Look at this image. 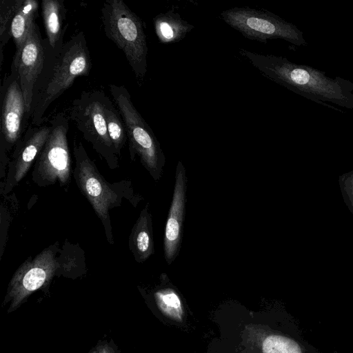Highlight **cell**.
<instances>
[{
    "instance_id": "5",
    "label": "cell",
    "mask_w": 353,
    "mask_h": 353,
    "mask_svg": "<svg viewBox=\"0 0 353 353\" xmlns=\"http://www.w3.org/2000/svg\"><path fill=\"white\" fill-rule=\"evenodd\" d=\"M109 90L125 126L130 159L138 157L155 181L163 174L165 159L150 125L135 108L123 85L110 84Z\"/></svg>"
},
{
    "instance_id": "18",
    "label": "cell",
    "mask_w": 353,
    "mask_h": 353,
    "mask_svg": "<svg viewBox=\"0 0 353 353\" xmlns=\"http://www.w3.org/2000/svg\"><path fill=\"white\" fill-rule=\"evenodd\" d=\"M105 117L109 137L117 157L120 158L128 140L125 126L118 109L107 95L105 99Z\"/></svg>"
},
{
    "instance_id": "17",
    "label": "cell",
    "mask_w": 353,
    "mask_h": 353,
    "mask_svg": "<svg viewBox=\"0 0 353 353\" xmlns=\"http://www.w3.org/2000/svg\"><path fill=\"white\" fill-rule=\"evenodd\" d=\"M39 10V2L36 0H24L22 6L16 12L12 21L11 34L15 44V52H19L34 23Z\"/></svg>"
},
{
    "instance_id": "21",
    "label": "cell",
    "mask_w": 353,
    "mask_h": 353,
    "mask_svg": "<svg viewBox=\"0 0 353 353\" xmlns=\"http://www.w3.org/2000/svg\"><path fill=\"white\" fill-rule=\"evenodd\" d=\"M155 297L159 306L165 312L173 313L175 310L178 314L181 313V301L178 295L170 289H165L156 292Z\"/></svg>"
},
{
    "instance_id": "16",
    "label": "cell",
    "mask_w": 353,
    "mask_h": 353,
    "mask_svg": "<svg viewBox=\"0 0 353 353\" xmlns=\"http://www.w3.org/2000/svg\"><path fill=\"white\" fill-rule=\"evenodd\" d=\"M153 23L158 39L162 43L179 42L194 28L193 25L172 10L157 15Z\"/></svg>"
},
{
    "instance_id": "15",
    "label": "cell",
    "mask_w": 353,
    "mask_h": 353,
    "mask_svg": "<svg viewBox=\"0 0 353 353\" xmlns=\"http://www.w3.org/2000/svg\"><path fill=\"white\" fill-rule=\"evenodd\" d=\"M46 39L52 48L63 43L68 24L63 26L66 10L63 0H43L41 4Z\"/></svg>"
},
{
    "instance_id": "11",
    "label": "cell",
    "mask_w": 353,
    "mask_h": 353,
    "mask_svg": "<svg viewBox=\"0 0 353 353\" xmlns=\"http://www.w3.org/2000/svg\"><path fill=\"white\" fill-rule=\"evenodd\" d=\"M51 125H30L15 145L7 167L4 182L1 186L3 196L10 193L23 179L46 142Z\"/></svg>"
},
{
    "instance_id": "13",
    "label": "cell",
    "mask_w": 353,
    "mask_h": 353,
    "mask_svg": "<svg viewBox=\"0 0 353 353\" xmlns=\"http://www.w3.org/2000/svg\"><path fill=\"white\" fill-rule=\"evenodd\" d=\"M174 179V192L163 236V254L168 264H171L179 254L185 214L188 179L181 161L177 163Z\"/></svg>"
},
{
    "instance_id": "14",
    "label": "cell",
    "mask_w": 353,
    "mask_h": 353,
    "mask_svg": "<svg viewBox=\"0 0 353 353\" xmlns=\"http://www.w3.org/2000/svg\"><path fill=\"white\" fill-rule=\"evenodd\" d=\"M128 245L137 263L144 262L154 253L152 219L148 203L131 230Z\"/></svg>"
},
{
    "instance_id": "7",
    "label": "cell",
    "mask_w": 353,
    "mask_h": 353,
    "mask_svg": "<svg viewBox=\"0 0 353 353\" xmlns=\"http://www.w3.org/2000/svg\"><path fill=\"white\" fill-rule=\"evenodd\" d=\"M49 123L52 127L51 131L35 160L31 179L39 187H47L56 183L61 186L66 185L72 173L68 141V119L63 112H59Z\"/></svg>"
},
{
    "instance_id": "4",
    "label": "cell",
    "mask_w": 353,
    "mask_h": 353,
    "mask_svg": "<svg viewBox=\"0 0 353 353\" xmlns=\"http://www.w3.org/2000/svg\"><path fill=\"white\" fill-rule=\"evenodd\" d=\"M101 11L105 36L123 52L141 86L147 72L148 50L142 21L123 0H106Z\"/></svg>"
},
{
    "instance_id": "6",
    "label": "cell",
    "mask_w": 353,
    "mask_h": 353,
    "mask_svg": "<svg viewBox=\"0 0 353 353\" xmlns=\"http://www.w3.org/2000/svg\"><path fill=\"white\" fill-rule=\"evenodd\" d=\"M106 94L101 90L84 91L71 103L69 117L85 140L105 162L109 168L119 167L117 157L108 134L105 117Z\"/></svg>"
},
{
    "instance_id": "19",
    "label": "cell",
    "mask_w": 353,
    "mask_h": 353,
    "mask_svg": "<svg viewBox=\"0 0 353 353\" xmlns=\"http://www.w3.org/2000/svg\"><path fill=\"white\" fill-rule=\"evenodd\" d=\"M24 0H1L0 1V66L3 60V48L12 37L11 25L16 12Z\"/></svg>"
},
{
    "instance_id": "20",
    "label": "cell",
    "mask_w": 353,
    "mask_h": 353,
    "mask_svg": "<svg viewBox=\"0 0 353 353\" xmlns=\"http://www.w3.org/2000/svg\"><path fill=\"white\" fill-rule=\"evenodd\" d=\"M263 353H302L293 340L280 335L267 336L262 344Z\"/></svg>"
},
{
    "instance_id": "1",
    "label": "cell",
    "mask_w": 353,
    "mask_h": 353,
    "mask_svg": "<svg viewBox=\"0 0 353 353\" xmlns=\"http://www.w3.org/2000/svg\"><path fill=\"white\" fill-rule=\"evenodd\" d=\"M239 53L266 78L319 105L342 112L336 106L353 110V83L341 77H330L310 65L286 57L261 54L240 48Z\"/></svg>"
},
{
    "instance_id": "23",
    "label": "cell",
    "mask_w": 353,
    "mask_h": 353,
    "mask_svg": "<svg viewBox=\"0 0 353 353\" xmlns=\"http://www.w3.org/2000/svg\"><path fill=\"white\" fill-rule=\"evenodd\" d=\"M90 353H99V352L95 347V348L92 349L91 351L90 352Z\"/></svg>"
},
{
    "instance_id": "2",
    "label": "cell",
    "mask_w": 353,
    "mask_h": 353,
    "mask_svg": "<svg viewBox=\"0 0 353 353\" xmlns=\"http://www.w3.org/2000/svg\"><path fill=\"white\" fill-rule=\"evenodd\" d=\"M45 61L33 90L31 125L40 126L45 121L48 108L79 76H88L91 59L83 32L72 36L65 43L52 48L43 39Z\"/></svg>"
},
{
    "instance_id": "8",
    "label": "cell",
    "mask_w": 353,
    "mask_h": 353,
    "mask_svg": "<svg viewBox=\"0 0 353 353\" xmlns=\"http://www.w3.org/2000/svg\"><path fill=\"white\" fill-rule=\"evenodd\" d=\"M222 19L247 39L266 43L281 39L296 46H307L303 32L294 24L268 10L232 8L221 12Z\"/></svg>"
},
{
    "instance_id": "12",
    "label": "cell",
    "mask_w": 353,
    "mask_h": 353,
    "mask_svg": "<svg viewBox=\"0 0 353 353\" xmlns=\"http://www.w3.org/2000/svg\"><path fill=\"white\" fill-rule=\"evenodd\" d=\"M13 61L17 64L26 112L30 117L33 90L42 71L45 61V48L40 28L34 21L28 37Z\"/></svg>"
},
{
    "instance_id": "3",
    "label": "cell",
    "mask_w": 353,
    "mask_h": 353,
    "mask_svg": "<svg viewBox=\"0 0 353 353\" xmlns=\"http://www.w3.org/2000/svg\"><path fill=\"white\" fill-rule=\"evenodd\" d=\"M73 154L75 159L72 172L74 181L101 221L107 241L113 244L110 210L121 207L124 200L136 207L143 197L134 192L130 181L122 180L112 183L107 181L81 142L74 141Z\"/></svg>"
},
{
    "instance_id": "9",
    "label": "cell",
    "mask_w": 353,
    "mask_h": 353,
    "mask_svg": "<svg viewBox=\"0 0 353 353\" xmlns=\"http://www.w3.org/2000/svg\"><path fill=\"white\" fill-rule=\"evenodd\" d=\"M58 242L29 257L16 270L9 283L3 305L10 303L8 312L17 310L34 292L48 285L60 268L57 256Z\"/></svg>"
},
{
    "instance_id": "10",
    "label": "cell",
    "mask_w": 353,
    "mask_h": 353,
    "mask_svg": "<svg viewBox=\"0 0 353 353\" xmlns=\"http://www.w3.org/2000/svg\"><path fill=\"white\" fill-rule=\"evenodd\" d=\"M0 99V151L9 154L26 131V121L29 118L17 64L13 61L10 72L1 83Z\"/></svg>"
},
{
    "instance_id": "22",
    "label": "cell",
    "mask_w": 353,
    "mask_h": 353,
    "mask_svg": "<svg viewBox=\"0 0 353 353\" xmlns=\"http://www.w3.org/2000/svg\"><path fill=\"white\" fill-rule=\"evenodd\" d=\"M95 347L99 353H114V350L107 343H99Z\"/></svg>"
}]
</instances>
